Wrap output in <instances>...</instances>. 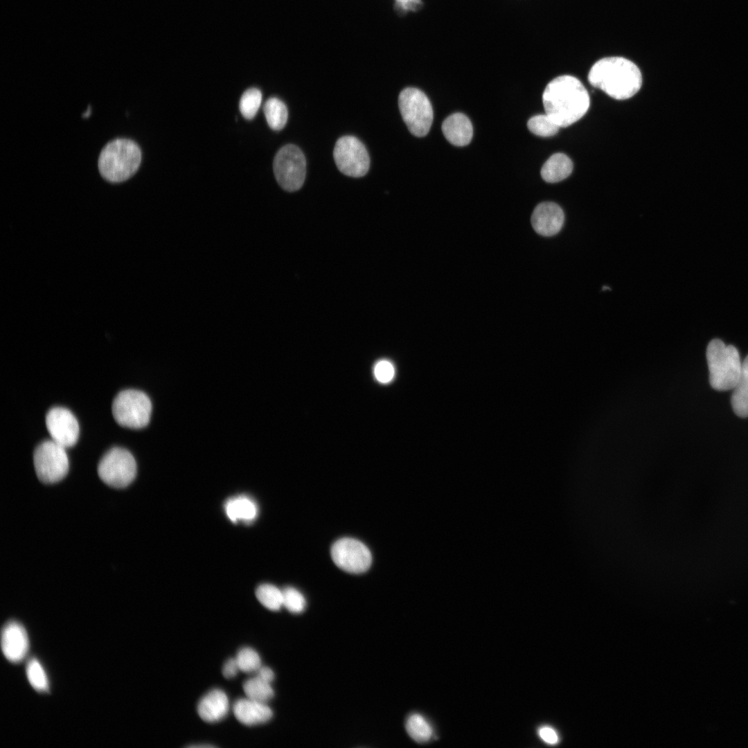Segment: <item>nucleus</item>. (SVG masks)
Returning a JSON list of instances; mask_svg holds the SVG:
<instances>
[{
  "label": "nucleus",
  "mask_w": 748,
  "mask_h": 748,
  "mask_svg": "<svg viewBox=\"0 0 748 748\" xmlns=\"http://www.w3.org/2000/svg\"><path fill=\"white\" fill-rule=\"evenodd\" d=\"M333 156L337 168L345 175L361 177L368 171L370 158L364 144L353 136L339 138Z\"/></svg>",
  "instance_id": "obj_10"
},
{
  "label": "nucleus",
  "mask_w": 748,
  "mask_h": 748,
  "mask_svg": "<svg viewBox=\"0 0 748 748\" xmlns=\"http://www.w3.org/2000/svg\"><path fill=\"white\" fill-rule=\"evenodd\" d=\"M394 10L398 15L402 17L409 12H416L421 10L422 0H394Z\"/></svg>",
  "instance_id": "obj_30"
},
{
  "label": "nucleus",
  "mask_w": 748,
  "mask_h": 748,
  "mask_svg": "<svg viewBox=\"0 0 748 748\" xmlns=\"http://www.w3.org/2000/svg\"><path fill=\"white\" fill-rule=\"evenodd\" d=\"M331 557L338 567L351 573L365 572L372 562L371 553L367 546L350 537L339 539L333 544Z\"/></svg>",
  "instance_id": "obj_11"
},
{
  "label": "nucleus",
  "mask_w": 748,
  "mask_h": 748,
  "mask_svg": "<svg viewBox=\"0 0 748 748\" xmlns=\"http://www.w3.org/2000/svg\"><path fill=\"white\" fill-rule=\"evenodd\" d=\"M224 510L227 517L233 522L241 521L249 523L253 521L258 515L255 501L245 495L228 499L225 503Z\"/></svg>",
  "instance_id": "obj_18"
},
{
  "label": "nucleus",
  "mask_w": 748,
  "mask_h": 748,
  "mask_svg": "<svg viewBox=\"0 0 748 748\" xmlns=\"http://www.w3.org/2000/svg\"><path fill=\"white\" fill-rule=\"evenodd\" d=\"M112 415L121 426L130 429H141L150 422L152 403L143 392L135 389L121 391L114 399Z\"/></svg>",
  "instance_id": "obj_5"
},
{
  "label": "nucleus",
  "mask_w": 748,
  "mask_h": 748,
  "mask_svg": "<svg viewBox=\"0 0 748 748\" xmlns=\"http://www.w3.org/2000/svg\"><path fill=\"white\" fill-rule=\"evenodd\" d=\"M257 673L258 676L267 682L271 683L274 679V671L267 666H261Z\"/></svg>",
  "instance_id": "obj_34"
},
{
  "label": "nucleus",
  "mask_w": 748,
  "mask_h": 748,
  "mask_svg": "<svg viewBox=\"0 0 748 748\" xmlns=\"http://www.w3.org/2000/svg\"><path fill=\"white\" fill-rule=\"evenodd\" d=\"M33 463L37 478L44 483L62 480L69 470V458L65 447L53 440H45L35 448Z\"/></svg>",
  "instance_id": "obj_9"
},
{
  "label": "nucleus",
  "mask_w": 748,
  "mask_h": 748,
  "mask_svg": "<svg viewBox=\"0 0 748 748\" xmlns=\"http://www.w3.org/2000/svg\"><path fill=\"white\" fill-rule=\"evenodd\" d=\"M229 709V698L221 689L210 691L197 704L199 716L205 722H216L224 718Z\"/></svg>",
  "instance_id": "obj_15"
},
{
  "label": "nucleus",
  "mask_w": 748,
  "mask_h": 748,
  "mask_svg": "<svg viewBox=\"0 0 748 748\" xmlns=\"http://www.w3.org/2000/svg\"><path fill=\"white\" fill-rule=\"evenodd\" d=\"M283 606L292 613L302 612L306 605L303 595L294 587H287L283 590Z\"/></svg>",
  "instance_id": "obj_29"
},
{
  "label": "nucleus",
  "mask_w": 748,
  "mask_h": 748,
  "mask_svg": "<svg viewBox=\"0 0 748 748\" xmlns=\"http://www.w3.org/2000/svg\"><path fill=\"white\" fill-rule=\"evenodd\" d=\"M442 132L447 140L456 146H464L471 141L473 127L470 119L462 113H454L445 119Z\"/></svg>",
  "instance_id": "obj_17"
},
{
  "label": "nucleus",
  "mask_w": 748,
  "mask_h": 748,
  "mask_svg": "<svg viewBox=\"0 0 748 748\" xmlns=\"http://www.w3.org/2000/svg\"><path fill=\"white\" fill-rule=\"evenodd\" d=\"M256 595L260 603L270 610H279L283 605V590L273 585H260L256 591Z\"/></svg>",
  "instance_id": "obj_24"
},
{
  "label": "nucleus",
  "mask_w": 748,
  "mask_h": 748,
  "mask_svg": "<svg viewBox=\"0 0 748 748\" xmlns=\"http://www.w3.org/2000/svg\"><path fill=\"white\" fill-rule=\"evenodd\" d=\"M100 479L109 486L123 488L130 485L136 474V463L127 449L114 447L100 459L98 465Z\"/></svg>",
  "instance_id": "obj_8"
},
{
  "label": "nucleus",
  "mask_w": 748,
  "mask_h": 748,
  "mask_svg": "<svg viewBox=\"0 0 748 748\" xmlns=\"http://www.w3.org/2000/svg\"><path fill=\"white\" fill-rule=\"evenodd\" d=\"M262 101V93L257 88H250L242 95L239 108L242 115L250 120L256 115Z\"/></svg>",
  "instance_id": "obj_27"
},
{
  "label": "nucleus",
  "mask_w": 748,
  "mask_h": 748,
  "mask_svg": "<svg viewBox=\"0 0 748 748\" xmlns=\"http://www.w3.org/2000/svg\"><path fill=\"white\" fill-rule=\"evenodd\" d=\"M233 711L236 719L247 726L263 724L273 716L272 710L265 704L247 697L238 700Z\"/></svg>",
  "instance_id": "obj_16"
},
{
  "label": "nucleus",
  "mask_w": 748,
  "mask_h": 748,
  "mask_svg": "<svg viewBox=\"0 0 748 748\" xmlns=\"http://www.w3.org/2000/svg\"><path fill=\"white\" fill-rule=\"evenodd\" d=\"M564 222V214L561 207L551 202L539 204L531 215V224L538 234L549 237L557 234Z\"/></svg>",
  "instance_id": "obj_14"
},
{
  "label": "nucleus",
  "mask_w": 748,
  "mask_h": 748,
  "mask_svg": "<svg viewBox=\"0 0 748 748\" xmlns=\"http://www.w3.org/2000/svg\"><path fill=\"white\" fill-rule=\"evenodd\" d=\"M235 659L240 670L244 673L257 672L261 667V659L258 653L249 647L239 650Z\"/></svg>",
  "instance_id": "obj_28"
},
{
  "label": "nucleus",
  "mask_w": 748,
  "mask_h": 748,
  "mask_svg": "<svg viewBox=\"0 0 748 748\" xmlns=\"http://www.w3.org/2000/svg\"><path fill=\"white\" fill-rule=\"evenodd\" d=\"M265 118L270 128L274 130H282L287 123L288 112L285 104L280 99L272 97L269 98L263 107Z\"/></svg>",
  "instance_id": "obj_21"
},
{
  "label": "nucleus",
  "mask_w": 748,
  "mask_h": 748,
  "mask_svg": "<svg viewBox=\"0 0 748 748\" xmlns=\"http://www.w3.org/2000/svg\"><path fill=\"white\" fill-rule=\"evenodd\" d=\"M540 737L545 742L549 745H555L559 742V737L556 731L551 727L543 726L538 730Z\"/></svg>",
  "instance_id": "obj_32"
},
{
  "label": "nucleus",
  "mask_w": 748,
  "mask_h": 748,
  "mask_svg": "<svg viewBox=\"0 0 748 748\" xmlns=\"http://www.w3.org/2000/svg\"><path fill=\"white\" fill-rule=\"evenodd\" d=\"M405 727L409 736L417 742H427L432 736L431 725L418 713L411 714L407 718Z\"/></svg>",
  "instance_id": "obj_23"
},
{
  "label": "nucleus",
  "mask_w": 748,
  "mask_h": 748,
  "mask_svg": "<svg viewBox=\"0 0 748 748\" xmlns=\"http://www.w3.org/2000/svg\"><path fill=\"white\" fill-rule=\"evenodd\" d=\"M528 130L534 134L548 137L556 134L560 127L547 114H538L531 117L527 123Z\"/></svg>",
  "instance_id": "obj_25"
},
{
  "label": "nucleus",
  "mask_w": 748,
  "mask_h": 748,
  "mask_svg": "<svg viewBox=\"0 0 748 748\" xmlns=\"http://www.w3.org/2000/svg\"><path fill=\"white\" fill-rule=\"evenodd\" d=\"M276 179L280 187L288 191L299 190L305 181V158L295 145L287 144L276 153L273 163Z\"/></svg>",
  "instance_id": "obj_7"
},
{
  "label": "nucleus",
  "mask_w": 748,
  "mask_h": 748,
  "mask_svg": "<svg viewBox=\"0 0 748 748\" xmlns=\"http://www.w3.org/2000/svg\"><path fill=\"white\" fill-rule=\"evenodd\" d=\"M572 170L573 163L570 158L563 153H555L543 165L541 176L546 182L556 183L569 177Z\"/></svg>",
  "instance_id": "obj_19"
},
{
  "label": "nucleus",
  "mask_w": 748,
  "mask_h": 748,
  "mask_svg": "<svg viewBox=\"0 0 748 748\" xmlns=\"http://www.w3.org/2000/svg\"><path fill=\"white\" fill-rule=\"evenodd\" d=\"M374 373L379 382L386 383L393 379L394 376V368L388 361H380L375 366Z\"/></svg>",
  "instance_id": "obj_31"
},
{
  "label": "nucleus",
  "mask_w": 748,
  "mask_h": 748,
  "mask_svg": "<svg viewBox=\"0 0 748 748\" xmlns=\"http://www.w3.org/2000/svg\"><path fill=\"white\" fill-rule=\"evenodd\" d=\"M141 161V151L134 141L116 139L103 148L98 166L107 181L118 183L131 177L137 171Z\"/></svg>",
  "instance_id": "obj_3"
},
{
  "label": "nucleus",
  "mask_w": 748,
  "mask_h": 748,
  "mask_svg": "<svg viewBox=\"0 0 748 748\" xmlns=\"http://www.w3.org/2000/svg\"><path fill=\"white\" fill-rule=\"evenodd\" d=\"M243 690L248 698L265 704L274 695L271 683L258 675L246 680L243 684Z\"/></svg>",
  "instance_id": "obj_22"
},
{
  "label": "nucleus",
  "mask_w": 748,
  "mask_h": 748,
  "mask_svg": "<svg viewBox=\"0 0 748 748\" xmlns=\"http://www.w3.org/2000/svg\"><path fill=\"white\" fill-rule=\"evenodd\" d=\"M1 650L12 663L22 661L29 650V641L24 626L17 621L7 622L1 630Z\"/></svg>",
  "instance_id": "obj_13"
},
{
  "label": "nucleus",
  "mask_w": 748,
  "mask_h": 748,
  "mask_svg": "<svg viewBox=\"0 0 748 748\" xmlns=\"http://www.w3.org/2000/svg\"><path fill=\"white\" fill-rule=\"evenodd\" d=\"M542 103L545 114L560 127H567L587 113L590 99L586 88L577 78L564 75L548 83L542 94Z\"/></svg>",
  "instance_id": "obj_1"
},
{
  "label": "nucleus",
  "mask_w": 748,
  "mask_h": 748,
  "mask_svg": "<svg viewBox=\"0 0 748 748\" xmlns=\"http://www.w3.org/2000/svg\"><path fill=\"white\" fill-rule=\"evenodd\" d=\"M26 675L32 687L38 692H47L49 688L46 673L40 662L31 659L26 666Z\"/></svg>",
  "instance_id": "obj_26"
},
{
  "label": "nucleus",
  "mask_w": 748,
  "mask_h": 748,
  "mask_svg": "<svg viewBox=\"0 0 748 748\" xmlns=\"http://www.w3.org/2000/svg\"><path fill=\"white\" fill-rule=\"evenodd\" d=\"M238 670L240 669L236 659L231 658L224 663L222 668V674L225 678H232L237 675Z\"/></svg>",
  "instance_id": "obj_33"
},
{
  "label": "nucleus",
  "mask_w": 748,
  "mask_h": 748,
  "mask_svg": "<svg viewBox=\"0 0 748 748\" xmlns=\"http://www.w3.org/2000/svg\"><path fill=\"white\" fill-rule=\"evenodd\" d=\"M46 425L52 440L62 447L73 446L79 436V425L74 415L63 407H53L46 416Z\"/></svg>",
  "instance_id": "obj_12"
},
{
  "label": "nucleus",
  "mask_w": 748,
  "mask_h": 748,
  "mask_svg": "<svg viewBox=\"0 0 748 748\" xmlns=\"http://www.w3.org/2000/svg\"><path fill=\"white\" fill-rule=\"evenodd\" d=\"M588 80L610 97L625 100L636 94L642 85V75L632 61L622 57L598 60L590 69Z\"/></svg>",
  "instance_id": "obj_2"
},
{
  "label": "nucleus",
  "mask_w": 748,
  "mask_h": 748,
  "mask_svg": "<svg viewBox=\"0 0 748 748\" xmlns=\"http://www.w3.org/2000/svg\"><path fill=\"white\" fill-rule=\"evenodd\" d=\"M709 382L717 391L733 389L740 377L742 362L737 348L726 346L718 339H713L706 348Z\"/></svg>",
  "instance_id": "obj_4"
},
{
  "label": "nucleus",
  "mask_w": 748,
  "mask_h": 748,
  "mask_svg": "<svg viewBox=\"0 0 748 748\" xmlns=\"http://www.w3.org/2000/svg\"><path fill=\"white\" fill-rule=\"evenodd\" d=\"M733 390L731 402L733 411L739 417H748V355L742 362L741 373Z\"/></svg>",
  "instance_id": "obj_20"
},
{
  "label": "nucleus",
  "mask_w": 748,
  "mask_h": 748,
  "mask_svg": "<svg viewBox=\"0 0 748 748\" xmlns=\"http://www.w3.org/2000/svg\"><path fill=\"white\" fill-rule=\"evenodd\" d=\"M189 747H213L214 746L211 745H191V746H189Z\"/></svg>",
  "instance_id": "obj_35"
},
{
  "label": "nucleus",
  "mask_w": 748,
  "mask_h": 748,
  "mask_svg": "<svg viewBox=\"0 0 748 748\" xmlns=\"http://www.w3.org/2000/svg\"><path fill=\"white\" fill-rule=\"evenodd\" d=\"M400 114L409 132L422 137L429 132L433 121V109L427 96L413 87L404 89L398 97Z\"/></svg>",
  "instance_id": "obj_6"
}]
</instances>
